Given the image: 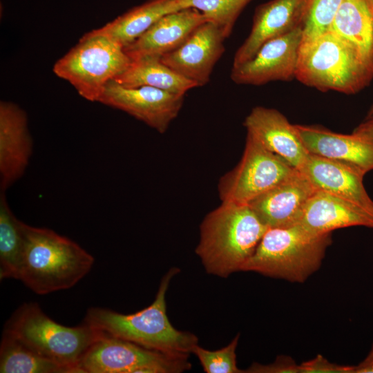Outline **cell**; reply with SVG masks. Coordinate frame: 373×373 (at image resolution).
Wrapping results in <instances>:
<instances>
[{
    "instance_id": "obj_1",
    "label": "cell",
    "mask_w": 373,
    "mask_h": 373,
    "mask_svg": "<svg viewBox=\"0 0 373 373\" xmlns=\"http://www.w3.org/2000/svg\"><path fill=\"white\" fill-rule=\"evenodd\" d=\"M373 78V59L352 41L328 30L301 42L296 79L320 91L358 93Z\"/></svg>"
},
{
    "instance_id": "obj_2",
    "label": "cell",
    "mask_w": 373,
    "mask_h": 373,
    "mask_svg": "<svg viewBox=\"0 0 373 373\" xmlns=\"http://www.w3.org/2000/svg\"><path fill=\"white\" fill-rule=\"evenodd\" d=\"M24 251L18 279L33 292L70 289L92 269L94 257L55 231L23 223Z\"/></svg>"
},
{
    "instance_id": "obj_3",
    "label": "cell",
    "mask_w": 373,
    "mask_h": 373,
    "mask_svg": "<svg viewBox=\"0 0 373 373\" xmlns=\"http://www.w3.org/2000/svg\"><path fill=\"white\" fill-rule=\"evenodd\" d=\"M267 229L248 204L222 202L202 220L195 253L208 273L226 278L241 271Z\"/></svg>"
},
{
    "instance_id": "obj_4",
    "label": "cell",
    "mask_w": 373,
    "mask_h": 373,
    "mask_svg": "<svg viewBox=\"0 0 373 373\" xmlns=\"http://www.w3.org/2000/svg\"><path fill=\"white\" fill-rule=\"evenodd\" d=\"M171 268L162 278L154 301L133 314H124L102 307L89 308L84 322L107 334L145 348L173 355H186L198 345V338L176 329L166 314V293L173 276Z\"/></svg>"
},
{
    "instance_id": "obj_5",
    "label": "cell",
    "mask_w": 373,
    "mask_h": 373,
    "mask_svg": "<svg viewBox=\"0 0 373 373\" xmlns=\"http://www.w3.org/2000/svg\"><path fill=\"white\" fill-rule=\"evenodd\" d=\"M332 233H314L298 224L268 228L241 271L303 283L321 267Z\"/></svg>"
},
{
    "instance_id": "obj_6",
    "label": "cell",
    "mask_w": 373,
    "mask_h": 373,
    "mask_svg": "<svg viewBox=\"0 0 373 373\" xmlns=\"http://www.w3.org/2000/svg\"><path fill=\"white\" fill-rule=\"evenodd\" d=\"M39 354L80 373L79 364L102 331L83 322L75 327L61 325L46 315L37 303H25L6 321L3 330Z\"/></svg>"
},
{
    "instance_id": "obj_7",
    "label": "cell",
    "mask_w": 373,
    "mask_h": 373,
    "mask_svg": "<svg viewBox=\"0 0 373 373\" xmlns=\"http://www.w3.org/2000/svg\"><path fill=\"white\" fill-rule=\"evenodd\" d=\"M132 59L124 47L104 36L81 37L53 66V73L68 82L79 95L99 102L106 84L123 73Z\"/></svg>"
},
{
    "instance_id": "obj_8",
    "label": "cell",
    "mask_w": 373,
    "mask_h": 373,
    "mask_svg": "<svg viewBox=\"0 0 373 373\" xmlns=\"http://www.w3.org/2000/svg\"><path fill=\"white\" fill-rule=\"evenodd\" d=\"M296 171L285 160L247 134L240 162L219 180L220 199L223 203L248 204Z\"/></svg>"
},
{
    "instance_id": "obj_9",
    "label": "cell",
    "mask_w": 373,
    "mask_h": 373,
    "mask_svg": "<svg viewBox=\"0 0 373 373\" xmlns=\"http://www.w3.org/2000/svg\"><path fill=\"white\" fill-rule=\"evenodd\" d=\"M188 356L149 350L102 332L82 357L80 373H177L191 368Z\"/></svg>"
},
{
    "instance_id": "obj_10",
    "label": "cell",
    "mask_w": 373,
    "mask_h": 373,
    "mask_svg": "<svg viewBox=\"0 0 373 373\" xmlns=\"http://www.w3.org/2000/svg\"><path fill=\"white\" fill-rule=\"evenodd\" d=\"M184 99V95L147 86L128 88L113 79L98 102L122 111L162 134L178 117Z\"/></svg>"
},
{
    "instance_id": "obj_11",
    "label": "cell",
    "mask_w": 373,
    "mask_h": 373,
    "mask_svg": "<svg viewBox=\"0 0 373 373\" xmlns=\"http://www.w3.org/2000/svg\"><path fill=\"white\" fill-rule=\"evenodd\" d=\"M303 28L265 42L252 58L231 68V80L236 84L261 86L296 79Z\"/></svg>"
},
{
    "instance_id": "obj_12",
    "label": "cell",
    "mask_w": 373,
    "mask_h": 373,
    "mask_svg": "<svg viewBox=\"0 0 373 373\" xmlns=\"http://www.w3.org/2000/svg\"><path fill=\"white\" fill-rule=\"evenodd\" d=\"M227 38L215 23L207 21L174 50L160 59L171 69L194 82L198 87L210 80L213 68L225 51Z\"/></svg>"
},
{
    "instance_id": "obj_13",
    "label": "cell",
    "mask_w": 373,
    "mask_h": 373,
    "mask_svg": "<svg viewBox=\"0 0 373 373\" xmlns=\"http://www.w3.org/2000/svg\"><path fill=\"white\" fill-rule=\"evenodd\" d=\"M310 0H271L258 6L251 31L235 52L232 68L252 58L267 41L304 25Z\"/></svg>"
},
{
    "instance_id": "obj_14",
    "label": "cell",
    "mask_w": 373,
    "mask_h": 373,
    "mask_svg": "<svg viewBox=\"0 0 373 373\" xmlns=\"http://www.w3.org/2000/svg\"><path fill=\"white\" fill-rule=\"evenodd\" d=\"M33 149L27 114L14 102H0V188L5 192L25 173Z\"/></svg>"
},
{
    "instance_id": "obj_15",
    "label": "cell",
    "mask_w": 373,
    "mask_h": 373,
    "mask_svg": "<svg viewBox=\"0 0 373 373\" xmlns=\"http://www.w3.org/2000/svg\"><path fill=\"white\" fill-rule=\"evenodd\" d=\"M243 125L265 148L301 171L309 153L296 128L276 109L258 106L245 117Z\"/></svg>"
},
{
    "instance_id": "obj_16",
    "label": "cell",
    "mask_w": 373,
    "mask_h": 373,
    "mask_svg": "<svg viewBox=\"0 0 373 373\" xmlns=\"http://www.w3.org/2000/svg\"><path fill=\"white\" fill-rule=\"evenodd\" d=\"M316 189L300 171L258 196L248 205L268 228L298 224L306 203Z\"/></svg>"
},
{
    "instance_id": "obj_17",
    "label": "cell",
    "mask_w": 373,
    "mask_h": 373,
    "mask_svg": "<svg viewBox=\"0 0 373 373\" xmlns=\"http://www.w3.org/2000/svg\"><path fill=\"white\" fill-rule=\"evenodd\" d=\"M207 21L201 12L191 7L166 14L124 47V50L132 60L146 56L161 57L178 48L197 27Z\"/></svg>"
},
{
    "instance_id": "obj_18",
    "label": "cell",
    "mask_w": 373,
    "mask_h": 373,
    "mask_svg": "<svg viewBox=\"0 0 373 373\" xmlns=\"http://www.w3.org/2000/svg\"><path fill=\"white\" fill-rule=\"evenodd\" d=\"M316 190L355 204L373 214V200L364 184L365 173L344 163L309 154L300 171Z\"/></svg>"
},
{
    "instance_id": "obj_19",
    "label": "cell",
    "mask_w": 373,
    "mask_h": 373,
    "mask_svg": "<svg viewBox=\"0 0 373 373\" xmlns=\"http://www.w3.org/2000/svg\"><path fill=\"white\" fill-rule=\"evenodd\" d=\"M295 125L309 154L344 163L365 174L373 170V148L353 133H337L318 126Z\"/></svg>"
},
{
    "instance_id": "obj_20",
    "label": "cell",
    "mask_w": 373,
    "mask_h": 373,
    "mask_svg": "<svg viewBox=\"0 0 373 373\" xmlns=\"http://www.w3.org/2000/svg\"><path fill=\"white\" fill-rule=\"evenodd\" d=\"M298 224L317 233L350 227L373 229V214L345 199L316 190L306 203Z\"/></svg>"
},
{
    "instance_id": "obj_21",
    "label": "cell",
    "mask_w": 373,
    "mask_h": 373,
    "mask_svg": "<svg viewBox=\"0 0 373 373\" xmlns=\"http://www.w3.org/2000/svg\"><path fill=\"white\" fill-rule=\"evenodd\" d=\"M184 8V0H148L82 37L104 36L125 47L164 15Z\"/></svg>"
},
{
    "instance_id": "obj_22",
    "label": "cell",
    "mask_w": 373,
    "mask_h": 373,
    "mask_svg": "<svg viewBox=\"0 0 373 373\" xmlns=\"http://www.w3.org/2000/svg\"><path fill=\"white\" fill-rule=\"evenodd\" d=\"M160 57L146 56L132 60L127 69L113 80L128 88L147 86L184 95L189 90L198 87L194 82L162 63Z\"/></svg>"
},
{
    "instance_id": "obj_23",
    "label": "cell",
    "mask_w": 373,
    "mask_h": 373,
    "mask_svg": "<svg viewBox=\"0 0 373 373\" xmlns=\"http://www.w3.org/2000/svg\"><path fill=\"white\" fill-rule=\"evenodd\" d=\"M329 30L373 59V12L367 0H343Z\"/></svg>"
},
{
    "instance_id": "obj_24",
    "label": "cell",
    "mask_w": 373,
    "mask_h": 373,
    "mask_svg": "<svg viewBox=\"0 0 373 373\" xmlns=\"http://www.w3.org/2000/svg\"><path fill=\"white\" fill-rule=\"evenodd\" d=\"M1 373H73L68 367L47 358L3 331L0 345Z\"/></svg>"
},
{
    "instance_id": "obj_25",
    "label": "cell",
    "mask_w": 373,
    "mask_h": 373,
    "mask_svg": "<svg viewBox=\"0 0 373 373\" xmlns=\"http://www.w3.org/2000/svg\"><path fill=\"white\" fill-rule=\"evenodd\" d=\"M23 222L16 218L0 193V279H18L22 262L25 237Z\"/></svg>"
},
{
    "instance_id": "obj_26",
    "label": "cell",
    "mask_w": 373,
    "mask_h": 373,
    "mask_svg": "<svg viewBox=\"0 0 373 373\" xmlns=\"http://www.w3.org/2000/svg\"><path fill=\"white\" fill-rule=\"evenodd\" d=\"M252 0H184V7L198 10L228 38L245 7Z\"/></svg>"
},
{
    "instance_id": "obj_27",
    "label": "cell",
    "mask_w": 373,
    "mask_h": 373,
    "mask_svg": "<svg viewBox=\"0 0 373 373\" xmlns=\"http://www.w3.org/2000/svg\"><path fill=\"white\" fill-rule=\"evenodd\" d=\"M343 0H310L303 28L301 42L329 30Z\"/></svg>"
},
{
    "instance_id": "obj_28",
    "label": "cell",
    "mask_w": 373,
    "mask_h": 373,
    "mask_svg": "<svg viewBox=\"0 0 373 373\" xmlns=\"http://www.w3.org/2000/svg\"><path fill=\"white\" fill-rule=\"evenodd\" d=\"M239 334L226 347L210 351L196 345L192 350L199 359L207 373H242L245 372L237 366L236 348Z\"/></svg>"
},
{
    "instance_id": "obj_29",
    "label": "cell",
    "mask_w": 373,
    "mask_h": 373,
    "mask_svg": "<svg viewBox=\"0 0 373 373\" xmlns=\"http://www.w3.org/2000/svg\"><path fill=\"white\" fill-rule=\"evenodd\" d=\"M245 372L247 373H300L299 365L288 356L280 355L270 364H251Z\"/></svg>"
},
{
    "instance_id": "obj_30",
    "label": "cell",
    "mask_w": 373,
    "mask_h": 373,
    "mask_svg": "<svg viewBox=\"0 0 373 373\" xmlns=\"http://www.w3.org/2000/svg\"><path fill=\"white\" fill-rule=\"evenodd\" d=\"M300 373H352L353 365L331 363L322 355L299 364Z\"/></svg>"
},
{
    "instance_id": "obj_31",
    "label": "cell",
    "mask_w": 373,
    "mask_h": 373,
    "mask_svg": "<svg viewBox=\"0 0 373 373\" xmlns=\"http://www.w3.org/2000/svg\"><path fill=\"white\" fill-rule=\"evenodd\" d=\"M352 133L373 148V112L367 113L365 119L355 127Z\"/></svg>"
},
{
    "instance_id": "obj_32",
    "label": "cell",
    "mask_w": 373,
    "mask_h": 373,
    "mask_svg": "<svg viewBox=\"0 0 373 373\" xmlns=\"http://www.w3.org/2000/svg\"><path fill=\"white\" fill-rule=\"evenodd\" d=\"M352 373H373V361L364 359L357 365H353Z\"/></svg>"
},
{
    "instance_id": "obj_33",
    "label": "cell",
    "mask_w": 373,
    "mask_h": 373,
    "mask_svg": "<svg viewBox=\"0 0 373 373\" xmlns=\"http://www.w3.org/2000/svg\"><path fill=\"white\" fill-rule=\"evenodd\" d=\"M365 360L367 361H373V344L372 345V347H371V350L369 352V354H367V356L365 358Z\"/></svg>"
},
{
    "instance_id": "obj_34",
    "label": "cell",
    "mask_w": 373,
    "mask_h": 373,
    "mask_svg": "<svg viewBox=\"0 0 373 373\" xmlns=\"http://www.w3.org/2000/svg\"><path fill=\"white\" fill-rule=\"evenodd\" d=\"M370 9L373 12V0H367Z\"/></svg>"
},
{
    "instance_id": "obj_35",
    "label": "cell",
    "mask_w": 373,
    "mask_h": 373,
    "mask_svg": "<svg viewBox=\"0 0 373 373\" xmlns=\"http://www.w3.org/2000/svg\"><path fill=\"white\" fill-rule=\"evenodd\" d=\"M372 112H373V104H372V106L370 107V110H369V111H368L367 113H372Z\"/></svg>"
}]
</instances>
